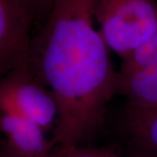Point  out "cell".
Instances as JSON below:
<instances>
[{
  "label": "cell",
  "mask_w": 157,
  "mask_h": 157,
  "mask_svg": "<svg viewBox=\"0 0 157 157\" xmlns=\"http://www.w3.org/2000/svg\"><path fill=\"white\" fill-rule=\"evenodd\" d=\"M93 11L105 44L121 60L157 32V0H94Z\"/></svg>",
  "instance_id": "cell-2"
},
{
  "label": "cell",
  "mask_w": 157,
  "mask_h": 157,
  "mask_svg": "<svg viewBox=\"0 0 157 157\" xmlns=\"http://www.w3.org/2000/svg\"><path fill=\"white\" fill-rule=\"evenodd\" d=\"M49 157H121L114 150L84 145L55 147Z\"/></svg>",
  "instance_id": "cell-7"
},
{
  "label": "cell",
  "mask_w": 157,
  "mask_h": 157,
  "mask_svg": "<svg viewBox=\"0 0 157 157\" xmlns=\"http://www.w3.org/2000/svg\"><path fill=\"white\" fill-rule=\"evenodd\" d=\"M0 157H11V156L5 151L4 148H3L2 150H0Z\"/></svg>",
  "instance_id": "cell-9"
},
{
  "label": "cell",
  "mask_w": 157,
  "mask_h": 157,
  "mask_svg": "<svg viewBox=\"0 0 157 157\" xmlns=\"http://www.w3.org/2000/svg\"><path fill=\"white\" fill-rule=\"evenodd\" d=\"M94 0H51L30 67L55 99L53 147L84 145L104 124L117 71L96 27Z\"/></svg>",
  "instance_id": "cell-1"
},
{
  "label": "cell",
  "mask_w": 157,
  "mask_h": 157,
  "mask_svg": "<svg viewBox=\"0 0 157 157\" xmlns=\"http://www.w3.org/2000/svg\"><path fill=\"white\" fill-rule=\"evenodd\" d=\"M0 133L11 157H49L54 148L42 128L15 112L0 110Z\"/></svg>",
  "instance_id": "cell-5"
},
{
  "label": "cell",
  "mask_w": 157,
  "mask_h": 157,
  "mask_svg": "<svg viewBox=\"0 0 157 157\" xmlns=\"http://www.w3.org/2000/svg\"><path fill=\"white\" fill-rule=\"evenodd\" d=\"M0 110L15 112L45 132H53L58 117L54 97L30 64L0 77Z\"/></svg>",
  "instance_id": "cell-3"
},
{
  "label": "cell",
  "mask_w": 157,
  "mask_h": 157,
  "mask_svg": "<svg viewBox=\"0 0 157 157\" xmlns=\"http://www.w3.org/2000/svg\"><path fill=\"white\" fill-rule=\"evenodd\" d=\"M127 128L144 154L157 157V109L143 113H127Z\"/></svg>",
  "instance_id": "cell-6"
},
{
  "label": "cell",
  "mask_w": 157,
  "mask_h": 157,
  "mask_svg": "<svg viewBox=\"0 0 157 157\" xmlns=\"http://www.w3.org/2000/svg\"><path fill=\"white\" fill-rule=\"evenodd\" d=\"M33 3L34 8H38V7H43V8H47V11L49 9L50 3H51V0H31Z\"/></svg>",
  "instance_id": "cell-8"
},
{
  "label": "cell",
  "mask_w": 157,
  "mask_h": 157,
  "mask_svg": "<svg viewBox=\"0 0 157 157\" xmlns=\"http://www.w3.org/2000/svg\"><path fill=\"white\" fill-rule=\"evenodd\" d=\"M135 157H155V156H152V155H148V154H144V153H141L140 155L135 156Z\"/></svg>",
  "instance_id": "cell-10"
},
{
  "label": "cell",
  "mask_w": 157,
  "mask_h": 157,
  "mask_svg": "<svg viewBox=\"0 0 157 157\" xmlns=\"http://www.w3.org/2000/svg\"><path fill=\"white\" fill-rule=\"evenodd\" d=\"M34 12L31 0H0V77L30 64Z\"/></svg>",
  "instance_id": "cell-4"
}]
</instances>
